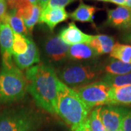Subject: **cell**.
<instances>
[{
    "instance_id": "obj_1",
    "label": "cell",
    "mask_w": 131,
    "mask_h": 131,
    "mask_svg": "<svg viewBox=\"0 0 131 131\" xmlns=\"http://www.w3.org/2000/svg\"><path fill=\"white\" fill-rule=\"evenodd\" d=\"M28 92L39 107L52 114H56L58 84L59 79L51 66L40 63L26 71Z\"/></svg>"
},
{
    "instance_id": "obj_2",
    "label": "cell",
    "mask_w": 131,
    "mask_h": 131,
    "mask_svg": "<svg viewBox=\"0 0 131 131\" xmlns=\"http://www.w3.org/2000/svg\"><path fill=\"white\" fill-rule=\"evenodd\" d=\"M90 109L70 87L59 80L58 84L56 114L73 131L89 119Z\"/></svg>"
},
{
    "instance_id": "obj_3",
    "label": "cell",
    "mask_w": 131,
    "mask_h": 131,
    "mask_svg": "<svg viewBox=\"0 0 131 131\" xmlns=\"http://www.w3.org/2000/svg\"><path fill=\"white\" fill-rule=\"evenodd\" d=\"M42 123V116L31 108H11L0 113V131H38Z\"/></svg>"
},
{
    "instance_id": "obj_4",
    "label": "cell",
    "mask_w": 131,
    "mask_h": 131,
    "mask_svg": "<svg viewBox=\"0 0 131 131\" xmlns=\"http://www.w3.org/2000/svg\"><path fill=\"white\" fill-rule=\"evenodd\" d=\"M28 84L26 76L16 66H2L0 104L12 103L21 100L28 91Z\"/></svg>"
},
{
    "instance_id": "obj_5",
    "label": "cell",
    "mask_w": 131,
    "mask_h": 131,
    "mask_svg": "<svg viewBox=\"0 0 131 131\" xmlns=\"http://www.w3.org/2000/svg\"><path fill=\"white\" fill-rule=\"evenodd\" d=\"M102 73L95 63H84L67 65L58 71V78L67 86L77 88L90 84Z\"/></svg>"
},
{
    "instance_id": "obj_6",
    "label": "cell",
    "mask_w": 131,
    "mask_h": 131,
    "mask_svg": "<svg viewBox=\"0 0 131 131\" xmlns=\"http://www.w3.org/2000/svg\"><path fill=\"white\" fill-rule=\"evenodd\" d=\"M74 90L90 110L97 106L110 104L112 88L103 81L74 88Z\"/></svg>"
},
{
    "instance_id": "obj_7",
    "label": "cell",
    "mask_w": 131,
    "mask_h": 131,
    "mask_svg": "<svg viewBox=\"0 0 131 131\" xmlns=\"http://www.w3.org/2000/svg\"><path fill=\"white\" fill-rule=\"evenodd\" d=\"M70 46L65 44L58 36L47 37L43 44L44 56L52 65H61L69 59Z\"/></svg>"
},
{
    "instance_id": "obj_8",
    "label": "cell",
    "mask_w": 131,
    "mask_h": 131,
    "mask_svg": "<svg viewBox=\"0 0 131 131\" xmlns=\"http://www.w3.org/2000/svg\"><path fill=\"white\" fill-rule=\"evenodd\" d=\"M14 33L9 26L7 13L0 20V50L2 54V66L13 65V44Z\"/></svg>"
},
{
    "instance_id": "obj_9",
    "label": "cell",
    "mask_w": 131,
    "mask_h": 131,
    "mask_svg": "<svg viewBox=\"0 0 131 131\" xmlns=\"http://www.w3.org/2000/svg\"><path fill=\"white\" fill-rule=\"evenodd\" d=\"M127 110L112 105L103 106L101 110V117L106 131H117L122 126L123 117Z\"/></svg>"
},
{
    "instance_id": "obj_10",
    "label": "cell",
    "mask_w": 131,
    "mask_h": 131,
    "mask_svg": "<svg viewBox=\"0 0 131 131\" xmlns=\"http://www.w3.org/2000/svg\"><path fill=\"white\" fill-rule=\"evenodd\" d=\"M106 24L120 29L131 28V8L119 6L115 9H108Z\"/></svg>"
},
{
    "instance_id": "obj_11",
    "label": "cell",
    "mask_w": 131,
    "mask_h": 131,
    "mask_svg": "<svg viewBox=\"0 0 131 131\" xmlns=\"http://www.w3.org/2000/svg\"><path fill=\"white\" fill-rule=\"evenodd\" d=\"M28 50L24 54L15 55L13 54V60L16 66L20 70L28 69L40 61V54L35 42L30 37H27Z\"/></svg>"
},
{
    "instance_id": "obj_12",
    "label": "cell",
    "mask_w": 131,
    "mask_h": 131,
    "mask_svg": "<svg viewBox=\"0 0 131 131\" xmlns=\"http://www.w3.org/2000/svg\"><path fill=\"white\" fill-rule=\"evenodd\" d=\"M58 37L66 45H74L77 44H88L92 35L82 32L74 22H70L68 26L61 29Z\"/></svg>"
},
{
    "instance_id": "obj_13",
    "label": "cell",
    "mask_w": 131,
    "mask_h": 131,
    "mask_svg": "<svg viewBox=\"0 0 131 131\" xmlns=\"http://www.w3.org/2000/svg\"><path fill=\"white\" fill-rule=\"evenodd\" d=\"M69 16L65 8H50L46 7L42 9L39 23L46 24L50 31H53L58 24L66 20Z\"/></svg>"
},
{
    "instance_id": "obj_14",
    "label": "cell",
    "mask_w": 131,
    "mask_h": 131,
    "mask_svg": "<svg viewBox=\"0 0 131 131\" xmlns=\"http://www.w3.org/2000/svg\"><path fill=\"white\" fill-rule=\"evenodd\" d=\"M87 45L93 49L98 56L104 55L112 52L114 45V39L105 34L92 35L91 39Z\"/></svg>"
},
{
    "instance_id": "obj_15",
    "label": "cell",
    "mask_w": 131,
    "mask_h": 131,
    "mask_svg": "<svg viewBox=\"0 0 131 131\" xmlns=\"http://www.w3.org/2000/svg\"><path fill=\"white\" fill-rule=\"evenodd\" d=\"M97 56V53L87 44H77L71 45L69 50V59L72 61L91 60Z\"/></svg>"
},
{
    "instance_id": "obj_16",
    "label": "cell",
    "mask_w": 131,
    "mask_h": 131,
    "mask_svg": "<svg viewBox=\"0 0 131 131\" xmlns=\"http://www.w3.org/2000/svg\"><path fill=\"white\" fill-rule=\"evenodd\" d=\"M98 10H100V9L95 6L86 5L81 1L78 7L72 12L69 16L75 21L93 24L94 15Z\"/></svg>"
},
{
    "instance_id": "obj_17",
    "label": "cell",
    "mask_w": 131,
    "mask_h": 131,
    "mask_svg": "<svg viewBox=\"0 0 131 131\" xmlns=\"http://www.w3.org/2000/svg\"><path fill=\"white\" fill-rule=\"evenodd\" d=\"M112 106L131 105V85L112 88L110 92V104Z\"/></svg>"
},
{
    "instance_id": "obj_18",
    "label": "cell",
    "mask_w": 131,
    "mask_h": 131,
    "mask_svg": "<svg viewBox=\"0 0 131 131\" xmlns=\"http://www.w3.org/2000/svg\"><path fill=\"white\" fill-rule=\"evenodd\" d=\"M110 56L114 59L131 64V45H122L119 43L114 44Z\"/></svg>"
},
{
    "instance_id": "obj_19",
    "label": "cell",
    "mask_w": 131,
    "mask_h": 131,
    "mask_svg": "<svg viewBox=\"0 0 131 131\" xmlns=\"http://www.w3.org/2000/svg\"><path fill=\"white\" fill-rule=\"evenodd\" d=\"M105 71L113 75H122L131 72V64L112 58L105 66Z\"/></svg>"
},
{
    "instance_id": "obj_20",
    "label": "cell",
    "mask_w": 131,
    "mask_h": 131,
    "mask_svg": "<svg viewBox=\"0 0 131 131\" xmlns=\"http://www.w3.org/2000/svg\"><path fill=\"white\" fill-rule=\"evenodd\" d=\"M102 81L108 84L112 88L131 85V72L122 75L106 74L103 77Z\"/></svg>"
},
{
    "instance_id": "obj_21",
    "label": "cell",
    "mask_w": 131,
    "mask_h": 131,
    "mask_svg": "<svg viewBox=\"0 0 131 131\" xmlns=\"http://www.w3.org/2000/svg\"><path fill=\"white\" fill-rule=\"evenodd\" d=\"M7 16L13 33L22 34L26 37L28 35V31L25 26L24 20L20 16L18 15L13 10L11 9H9V11L7 12Z\"/></svg>"
},
{
    "instance_id": "obj_22",
    "label": "cell",
    "mask_w": 131,
    "mask_h": 131,
    "mask_svg": "<svg viewBox=\"0 0 131 131\" xmlns=\"http://www.w3.org/2000/svg\"><path fill=\"white\" fill-rule=\"evenodd\" d=\"M102 106H103L95 107L90 115L88 120L91 131H106L101 117V110Z\"/></svg>"
},
{
    "instance_id": "obj_23",
    "label": "cell",
    "mask_w": 131,
    "mask_h": 131,
    "mask_svg": "<svg viewBox=\"0 0 131 131\" xmlns=\"http://www.w3.org/2000/svg\"><path fill=\"white\" fill-rule=\"evenodd\" d=\"M28 50L27 37L14 33V39L13 44V52L15 55L24 54Z\"/></svg>"
},
{
    "instance_id": "obj_24",
    "label": "cell",
    "mask_w": 131,
    "mask_h": 131,
    "mask_svg": "<svg viewBox=\"0 0 131 131\" xmlns=\"http://www.w3.org/2000/svg\"><path fill=\"white\" fill-rule=\"evenodd\" d=\"M42 12V8L39 5H34L32 15L28 19L24 20L25 26L27 29L28 34H31L35 25L37 24L39 20L40 15Z\"/></svg>"
},
{
    "instance_id": "obj_25",
    "label": "cell",
    "mask_w": 131,
    "mask_h": 131,
    "mask_svg": "<svg viewBox=\"0 0 131 131\" xmlns=\"http://www.w3.org/2000/svg\"><path fill=\"white\" fill-rule=\"evenodd\" d=\"M74 1L76 0H50L47 7L50 8H65L66 6Z\"/></svg>"
},
{
    "instance_id": "obj_26",
    "label": "cell",
    "mask_w": 131,
    "mask_h": 131,
    "mask_svg": "<svg viewBox=\"0 0 131 131\" xmlns=\"http://www.w3.org/2000/svg\"><path fill=\"white\" fill-rule=\"evenodd\" d=\"M122 127L123 131H131V112L127 111L122 119Z\"/></svg>"
},
{
    "instance_id": "obj_27",
    "label": "cell",
    "mask_w": 131,
    "mask_h": 131,
    "mask_svg": "<svg viewBox=\"0 0 131 131\" xmlns=\"http://www.w3.org/2000/svg\"><path fill=\"white\" fill-rule=\"evenodd\" d=\"M7 12V5L5 1H0V20Z\"/></svg>"
},
{
    "instance_id": "obj_28",
    "label": "cell",
    "mask_w": 131,
    "mask_h": 131,
    "mask_svg": "<svg viewBox=\"0 0 131 131\" xmlns=\"http://www.w3.org/2000/svg\"><path fill=\"white\" fill-rule=\"evenodd\" d=\"M73 131H91L90 128L89 120L88 119L84 123H83L82 125H81L78 127H77Z\"/></svg>"
},
{
    "instance_id": "obj_29",
    "label": "cell",
    "mask_w": 131,
    "mask_h": 131,
    "mask_svg": "<svg viewBox=\"0 0 131 131\" xmlns=\"http://www.w3.org/2000/svg\"><path fill=\"white\" fill-rule=\"evenodd\" d=\"M108 2L119 5V6H125V5H126L125 0H108Z\"/></svg>"
},
{
    "instance_id": "obj_30",
    "label": "cell",
    "mask_w": 131,
    "mask_h": 131,
    "mask_svg": "<svg viewBox=\"0 0 131 131\" xmlns=\"http://www.w3.org/2000/svg\"><path fill=\"white\" fill-rule=\"evenodd\" d=\"M49 1H50V0H38L39 5V6L41 7L42 9H44V8H45V7H47V4H48V2H49Z\"/></svg>"
},
{
    "instance_id": "obj_31",
    "label": "cell",
    "mask_w": 131,
    "mask_h": 131,
    "mask_svg": "<svg viewBox=\"0 0 131 131\" xmlns=\"http://www.w3.org/2000/svg\"><path fill=\"white\" fill-rule=\"evenodd\" d=\"M125 40L127 41V42H129L131 43V33L127 34L125 35Z\"/></svg>"
},
{
    "instance_id": "obj_32",
    "label": "cell",
    "mask_w": 131,
    "mask_h": 131,
    "mask_svg": "<svg viewBox=\"0 0 131 131\" xmlns=\"http://www.w3.org/2000/svg\"><path fill=\"white\" fill-rule=\"evenodd\" d=\"M126 2V5L125 7H127L129 8H131V0H125Z\"/></svg>"
},
{
    "instance_id": "obj_33",
    "label": "cell",
    "mask_w": 131,
    "mask_h": 131,
    "mask_svg": "<svg viewBox=\"0 0 131 131\" xmlns=\"http://www.w3.org/2000/svg\"><path fill=\"white\" fill-rule=\"evenodd\" d=\"M29 2H31L33 5H39L38 0H27Z\"/></svg>"
},
{
    "instance_id": "obj_34",
    "label": "cell",
    "mask_w": 131,
    "mask_h": 131,
    "mask_svg": "<svg viewBox=\"0 0 131 131\" xmlns=\"http://www.w3.org/2000/svg\"><path fill=\"white\" fill-rule=\"evenodd\" d=\"M117 131H123V130H122V126L120 127H119V129H118V130H117Z\"/></svg>"
},
{
    "instance_id": "obj_35",
    "label": "cell",
    "mask_w": 131,
    "mask_h": 131,
    "mask_svg": "<svg viewBox=\"0 0 131 131\" xmlns=\"http://www.w3.org/2000/svg\"><path fill=\"white\" fill-rule=\"evenodd\" d=\"M95 1H99V2H108V0H95Z\"/></svg>"
},
{
    "instance_id": "obj_36",
    "label": "cell",
    "mask_w": 131,
    "mask_h": 131,
    "mask_svg": "<svg viewBox=\"0 0 131 131\" xmlns=\"http://www.w3.org/2000/svg\"><path fill=\"white\" fill-rule=\"evenodd\" d=\"M0 1H5V0H0Z\"/></svg>"
}]
</instances>
